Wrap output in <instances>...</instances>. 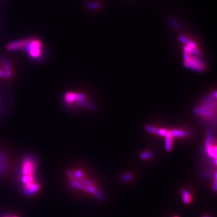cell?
I'll return each mask as SVG.
<instances>
[{
    "instance_id": "6da1fadb",
    "label": "cell",
    "mask_w": 217,
    "mask_h": 217,
    "mask_svg": "<svg viewBox=\"0 0 217 217\" xmlns=\"http://www.w3.org/2000/svg\"><path fill=\"white\" fill-rule=\"evenodd\" d=\"M37 164L32 155H27L21 160L18 172V180L21 191L27 197L39 192L40 185L37 177Z\"/></svg>"
},
{
    "instance_id": "7a4b0ae2",
    "label": "cell",
    "mask_w": 217,
    "mask_h": 217,
    "mask_svg": "<svg viewBox=\"0 0 217 217\" xmlns=\"http://www.w3.org/2000/svg\"><path fill=\"white\" fill-rule=\"evenodd\" d=\"M67 176L69 185L72 188L85 192L100 199L103 198L102 194L96 188L93 183L90 180L84 177L83 174L81 170H69L67 172Z\"/></svg>"
},
{
    "instance_id": "3957f363",
    "label": "cell",
    "mask_w": 217,
    "mask_h": 217,
    "mask_svg": "<svg viewBox=\"0 0 217 217\" xmlns=\"http://www.w3.org/2000/svg\"><path fill=\"white\" fill-rule=\"evenodd\" d=\"M86 96L81 93H77L73 92H66L63 97L64 103L69 106H71L75 104H78L80 106H83L90 109H94V106L88 101H85Z\"/></svg>"
},
{
    "instance_id": "277c9868",
    "label": "cell",
    "mask_w": 217,
    "mask_h": 217,
    "mask_svg": "<svg viewBox=\"0 0 217 217\" xmlns=\"http://www.w3.org/2000/svg\"><path fill=\"white\" fill-rule=\"evenodd\" d=\"M184 65L188 68L192 69L197 71H203L204 69V61L198 57L197 56L190 55L189 59L187 61H185Z\"/></svg>"
},
{
    "instance_id": "5b68a950",
    "label": "cell",
    "mask_w": 217,
    "mask_h": 217,
    "mask_svg": "<svg viewBox=\"0 0 217 217\" xmlns=\"http://www.w3.org/2000/svg\"><path fill=\"white\" fill-rule=\"evenodd\" d=\"M25 48L29 56L33 59H39L42 54L41 43L37 40H31Z\"/></svg>"
},
{
    "instance_id": "8992f818",
    "label": "cell",
    "mask_w": 217,
    "mask_h": 217,
    "mask_svg": "<svg viewBox=\"0 0 217 217\" xmlns=\"http://www.w3.org/2000/svg\"><path fill=\"white\" fill-rule=\"evenodd\" d=\"M31 39H27L20 40H17L10 43L7 45V50L9 51H16L21 49L25 48V47L30 42Z\"/></svg>"
},
{
    "instance_id": "52a82bcc",
    "label": "cell",
    "mask_w": 217,
    "mask_h": 217,
    "mask_svg": "<svg viewBox=\"0 0 217 217\" xmlns=\"http://www.w3.org/2000/svg\"><path fill=\"white\" fill-rule=\"evenodd\" d=\"M9 168L7 157L5 153L0 151V176H4Z\"/></svg>"
},
{
    "instance_id": "ba28073f",
    "label": "cell",
    "mask_w": 217,
    "mask_h": 217,
    "mask_svg": "<svg viewBox=\"0 0 217 217\" xmlns=\"http://www.w3.org/2000/svg\"><path fill=\"white\" fill-rule=\"evenodd\" d=\"M178 39L181 43H182L183 44H184L185 45L189 46V47H191L194 48H197V43L194 41L192 40L191 39L188 38L187 37H186L183 35L179 36L178 37Z\"/></svg>"
},
{
    "instance_id": "9c48e42d",
    "label": "cell",
    "mask_w": 217,
    "mask_h": 217,
    "mask_svg": "<svg viewBox=\"0 0 217 217\" xmlns=\"http://www.w3.org/2000/svg\"><path fill=\"white\" fill-rule=\"evenodd\" d=\"M145 129L148 132H150L151 133H154V134L159 135L160 136H165V135L166 134V132H167L166 130L156 128V127H154L151 126V125L146 126Z\"/></svg>"
},
{
    "instance_id": "30bf717a",
    "label": "cell",
    "mask_w": 217,
    "mask_h": 217,
    "mask_svg": "<svg viewBox=\"0 0 217 217\" xmlns=\"http://www.w3.org/2000/svg\"><path fill=\"white\" fill-rule=\"evenodd\" d=\"M195 112L200 115L207 116V117H212L213 116V111L204 109V108H197L195 109Z\"/></svg>"
},
{
    "instance_id": "8fae6325",
    "label": "cell",
    "mask_w": 217,
    "mask_h": 217,
    "mask_svg": "<svg viewBox=\"0 0 217 217\" xmlns=\"http://www.w3.org/2000/svg\"><path fill=\"white\" fill-rule=\"evenodd\" d=\"M166 136V141H165V149L166 151H169L171 150L172 144V136L171 133V131H167Z\"/></svg>"
},
{
    "instance_id": "7c38bea8",
    "label": "cell",
    "mask_w": 217,
    "mask_h": 217,
    "mask_svg": "<svg viewBox=\"0 0 217 217\" xmlns=\"http://www.w3.org/2000/svg\"><path fill=\"white\" fill-rule=\"evenodd\" d=\"M169 22L171 26L176 30H180L182 28V24L175 18H170L169 19Z\"/></svg>"
},
{
    "instance_id": "4fadbf2b",
    "label": "cell",
    "mask_w": 217,
    "mask_h": 217,
    "mask_svg": "<svg viewBox=\"0 0 217 217\" xmlns=\"http://www.w3.org/2000/svg\"><path fill=\"white\" fill-rule=\"evenodd\" d=\"M3 67L4 68V72L5 74L6 78H10L12 76V71L9 63L7 60L4 59L3 60Z\"/></svg>"
},
{
    "instance_id": "5bb4252c",
    "label": "cell",
    "mask_w": 217,
    "mask_h": 217,
    "mask_svg": "<svg viewBox=\"0 0 217 217\" xmlns=\"http://www.w3.org/2000/svg\"><path fill=\"white\" fill-rule=\"evenodd\" d=\"M182 197L185 203L189 204L192 201V196L190 192L187 190H183L182 192Z\"/></svg>"
},
{
    "instance_id": "9a60e30c",
    "label": "cell",
    "mask_w": 217,
    "mask_h": 217,
    "mask_svg": "<svg viewBox=\"0 0 217 217\" xmlns=\"http://www.w3.org/2000/svg\"><path fill=\"white\" fill-rule=\"evenodd\" d=\"M171 133L172 137H176V138L183 137L186 135L185 132L182 131V130H172V131H171Z\"/></svg>"
},
{
    "instance_id": "2e32d148",
    "label": "cell",
    "mask_w": 217,
    "mask_h": 217,
    "mask_svg": "<svg viewBox=\"0 0 217 217\" xmlns=\"http://www.w3.org/2000/svg\"><path fill=\"white\" fill-rule=\"evenodd\" d=\"M101 4L98 2H90L86 4V7L89 9H98L100 7Z\"/></svg>"
},
{
    "instance_id": "e0dca14e",
    "label": "cell",
    "mask_w": 217,
    "mask_h": 217,
    "mask_svg": "<svg viewBox=\"0 0 217 217\" xmlns=\"http://www.w3.org/2000/svg\"><path fill=\"white\" fill-rule=\"evenodd\" d=\"M153 157V154L150 152H144L141 154V158L142 159H151Z\"/></svg>"
},
{
    "instance_id": "ac0fdd59",
    "label": "cell",
    "mask_w": 217,
    "mask_h": 217,
    "mask_svg": "<svg viewBox=\"0 0 217 217\" xmlns=\"http://www.w3.org/2000/svg\"><path fill=\"white\" fill-rule=\"evenodd\" d=\"M132 178V176L131 174H124L121 177V179L124 182H128L131 180Z\"/></svg>"
},
{
    "instance_id": "d6986e66",
    "label": "cell",
    "mask_w": 217,
    "mask_h": 217,
    "mask_svg": "<svg viewBox=\"0 0 217 217\" xmlns=\"http://www.w3.org/2000/svg\"><path fill=\"white\" fill-rule=\"evenodd\" d=\"M0 78H6V75L4 71L1 69H0Z\"/></svg>"
},
{
    "instance_id": "ffe728a7",
    "label": "cell",
    "mask_w": 217,
    "mask_h": 217,
    "mask_svg": "<svg viewBox=\"0 0 217 217\" xmlns=\"http://www.w3.org/2000/svg\"><path fill=\"white\" fill-rule=\"evenodd\" d=\"M1 217H19L18 216H15V215H4V216H3Z\"/></svg>"
},
{
    "instance_id": "44dd1931",
    "label": "cell",
    "mask_w": 217,
    "mask_h": 217,
    "mask_svg": "<svg viewBox=\"0 0 217 217\" xmlns=\"http://www.w3.org/2000/svg\"><path fill=\"white\" fill-rule=\"evenodd\" d=\"M203 217H209V216H207V215H204V216H203Z\"/></svg>"
},
{
    "instance_id": "7402d4cb",
    "label": "cell",
    "mask_w": 217,
    "mask_h": 217,
    "mask_svg": "<svg viewBox=\"0 0 217 217\" xmlns=\"http://www.w3.org/2000/svg\"><path fill=\"white\" fill-rule=\"evenodd\" d=\"M174 217H179V216H174Z\"/></svg>"
}]
</instances>
